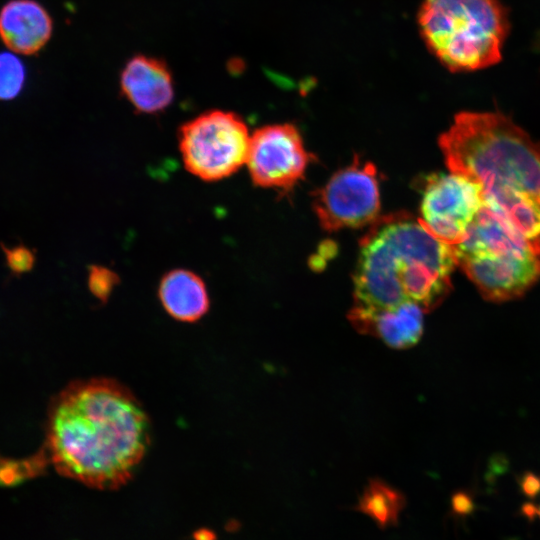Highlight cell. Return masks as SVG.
I'll list each match as a JSON object with an SVG mask.
<instances>
[{"mask_svg": "<svg viewBox=\"0 0 540 540\" xmlns=\"http://www.w3.org/2000/svg\"><path fill=\"white\" fill-rule=\"evenodd\" d=\"M151 441L149 417L121 383L69 384L52 402L44 449L57 472L98 489L130 480Z\"/></svg>", "mask_w": 540, "mask_h": 540, "instance_id": "obj_1", "label": "cell"}, {"mask_svg": "<svg viewBox=\"0 0 540 540\" xmlns=\"http://www.w3.org/2000/svg\"><path fill=\"white\" fill-rule=\"evenodd\" d=\"M450 172L481 190L483 204L540 254V145L500 113L462 112L439 138Z\"/></svg>", "mask_w": 540, "mask_h": 540, "instance_id": "obj_2", "label": "cell"}, {"mask_svg": "<svg viewBox=\"0 0 540 540\" xmlns=\"http://www.w3.org/2000/svg\"><path fill=\"white\" fill-rule=\"evenodd\" d=\"M456 265L454 246L432 236L418 220H380L362 241L354 275L355 306L384 310L411 301L429 312L451 290Z\"/></svg>", "mask_w": 540, "mask_h": 540, "instance_id": "obj_3", "label": "cell"}, {"mask_svg": "<svg viewBox=\"0 0 540 540\" xmlns=\"http://www.w3.org/2000/svg\"><path fill=\"white\" fill-rule=\"evenodd\" d=\"M418 24L430 52L452 72L497 64L509 32L501 0H424Z\"/></svg>", "mask_w": 540, "mask_h": 540, "instance_id": "obj_4", "label": "cell"}, {"mask_svg": "<svg viewBox=\"0 0 540 540\" xmlns=\"http://www.w3.org/2000/svg\"><path fill=\"white\" fill-rule=\"evenodd\" d=\"M457 265L489 301L516 299L540 278V258L486 206L454 246Z\"/></svg>", "mask_w": 540, "mask_h": 540, "instance_id": "obj_5", "label": "cell"}, {"mask_svg": "<svg viewBox=\"0 0 540 540\" xmlns=\"http://www.w3.org/2000/svg\"><path fill=\"white\" fill-rule=\"evenodd\" d=\"M250 136L235 113L212 110L180 128L179 147L185 168L205 181H217L246 163Z\"/></svg>", "mask_w": 540, "mask_h": 540, "instance_id": "obj_6", "label": "cell"}, {"mask_svg": "<svg viewBox=\"0 0 540 540\" xmlns=\"http://www.w3.org/2000/svg\"><path fill=\"white\" fill-rule=\"evenodd\" d=\"M313 207L326 231L357 228L372 222L380 210L375 166L354 160L315 192Z\"/></svg>", "mask_w": 540, "mask_h": 540, "instance_id": "obj_7", "label": "cell"}, {"mask_svg": "<svg viewBox=\"0 0 540 540\" xmlns=\"http://www.w3.org/2000/svg\"><path fill=\"white\" fill-rule=\"evenodd\" d=\"M482 206L480 187L467 177L435 175L426 183L418 221L432 236L455 246L464 240Z\"/></svg>", "mask_w": 540, "mask_h": 540, "instance_id": "obj_8", "label": "cell"}, {"mask_svg": "<svg viewBox=\"0 0 540 540\" xmlns=\"http://www.w3.org/2000/svg\"><path fill=\"white\" fill-rule=\"evenodd\" d=\"M310 161L298 130L290 124L270 125L250 137L246 164L260 187L291 189Z\"/></svg>", "mask_w": 540, "mask_h": 540, "instance_id": "obj_9", "label": "cell"}, {"mask_svg": "<svg viewBox=\"0 0 540 540\" xmlns=\"http://www.w3.org/2000/svg\"><path fill=\"white\" fill-rule=\"evenodd\" d=\"M120 89L135 110L141 113L161 112L174 98L173 79L166 63L142 54L125 64L120 75Z\"/></svg>", "mask_w": 540, "mask_h": 540, "instance_id": "obj_10", "label": "cell"}, {"mask_svg": "<svg viewBox=\"0 0 540 540\" xmlns=\"http://www.w3.org/2000/svg\"><path fill=\"white\" fill-rule=\"evenodd\" d=\"M423 313L418 304L406 301L384 310L354 306L348 317L361 333L377 336L392 348L404 349L419 341L423 332Z\"/></svg>", "mask_w": 540, "mask_h": 540, "instance_id": "obj_11", "label": "cell"}, {"mask_svg": "<svg viewBox=\"0 0 540 540\" xmlns=\"http://www.w3.org/2000/svg\"><path fill=\"white\" fill-rule=\"evenodd\" d=\"M52 20L47 11L33 0H13L0 12V37L19 54H34L50 39Z\"/></svg>", "mask_w": 540, "mask_h": 540, "instance_id": "obj_12", "label": "cell"}, {"mask_svg": "<svg viewBox=\"0 0 540 540\" xmlns=\"http://www.w3.org/2000/svg\"><path fill=\"white\" fill-rule=\"evenodd\" d=\"M165 311L175 320L195 322L208 311L210 300L202 278L186 269L166 273L158 287Z\"/></svg>", "mask_w": 540, "mask_h": 540, "instance_id": "obj_13", "label": "cell"}, {"mask_svg": "<svg viewBox=\"0 0 540 540\" xmlns=\"http://www.w3.org/2000/svg\"><path fill=\"white\" fill-rule=\"evenodd\" d=\"M405 498L382 480L372 479L359 498L356 509L368 515L380 528L396 525Z\"/></svg>", "mask_w": 540, "mask_h": 540, "instance_id": "obj_14", "label": "cell"}, {"mask_svg": "<svg viewBox=\"0 0 540 540\" xmlns=\"http://www.w3.org/2000/svg\"><path fill=\"white\" fill-rule=\"evenodd\" d=\"M50 463L44 448L24 459L0 456V486H14L40 475Z\"/></svg>", "mask_w": 540, "mask_h": 540, "instance_id": "obj_15", "label": "cell"}, {"mask_svg": "<svg viewBox=\"0 0 540 540\" xmlns=\"http://www.w3.org/2000/svg\"><path fill=\"white\" fill-rule=\"evenodd\" d=\"M25 83V67L15 54L0 53V100L17 97Z\"/></svg>", "mask_w": 540, "mask_h": 540, "instance_id": "obj_16", "label": "cell"}, {"mask_svg": "<svg viewBox=\"0 0 540 540\" xmlns=\"http://www.w3.org/2000/svg\"><path fill=\"white\" fill-rule=\"evenodd\" d=\"M118 282L116 273L102 266H91L88 275V286L99 299H106Z\"/></svg>", "mask_w": 540, "mask_h": 540, "instance_id": "obj_17", "label": "cell"}, {"mask_svg": "<svg viewBox=\"0 0 540 540\" xmlns=\"http://www.w3.org/2000/svg\"><path fill=\"white\" fill-rule=\"evenodd\" d=\"M7 266L12 273L20 275L30 271L35 264V254L28 247L19 244L12 248L2 245Z\"/></svg>", "mask_w": 540, "mask_h": 540, "instance_id": "obj_18", "label": "cell"}, {"mask_svg": "<svg viewBox=\"0 0 540 540\" xmlns=\"http://www.w3.org/2000/svg\"><path fill=\"white\" fill-rule=\"evenodd\" d=\"M523 489L531 501L523 507L524 513L530 518L540 520V477L533 474L525 475L523 479Z\"/></svg>", "mask_w": 540, "mask_h": 540, "instance_id": "obj_19", "label": "cell"}]
</instances>
